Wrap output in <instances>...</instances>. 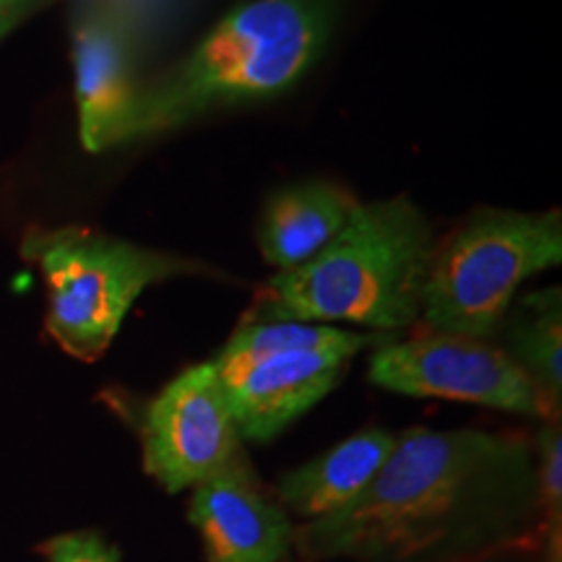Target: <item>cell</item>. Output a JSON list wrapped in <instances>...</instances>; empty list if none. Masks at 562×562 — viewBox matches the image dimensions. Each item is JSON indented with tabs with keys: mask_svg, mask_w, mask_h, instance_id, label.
Listing matches in <instances>:
<instances>
[{
	"mask_svg": "<svg viewBox=\"0 0 562 562\" xmlns=\"http://www.w3.org/2000/svg\"><path fill=\"white\" fill-rule=\"evenodd\" d=\"M518 453L516 442L490 432L414 427L396 435L389 459L347 508L302 524L294 544L307 560L414 558L448 539L469 501Z\"/></svg>",
	"mask_w": 562,
	"mask_h": 562,
	"instance_id": "obj_1",
	"label": "cell"
},
{
	"mask_svg": "<svg viewBox=\"0 0 562 562\" xmlns=\"http://www.w3.org/2000/svg\"><path fill=\"white\" fill-rule=\"evenodd\" d=\"M344 0H250L191 53L140 83L128 140L182 128L209 112L261 102L294 87L326 50Z\"/></svg>",
	"mask_w": 562,
	"mask_h": 562,
	"instance_id": "obj_2",
	"label": "cell"
},
{
	"mask_svg": "<svg viewBox=\"0 0 562 562\" xmlns=\"http://www.w3.org/2000/svg\"><path fill=\"white\" fill-rule=\"evenodd\" d=\"M427 216L406 195L357 201L349 222L313 261L261 286L245 323H351L393 334L419 321L435 252Z\"/></svg>",
	"mask_w": 562,
	"mask_h": 562,
	"instance_id": "obj_3",
	"label": "cell"
},
{
	"mask_svg": "<svg viewBox=\"0 0 562 562\" xmlns=\"http://www.w3.org/2000/svg\"><path fill=\"white\" fill-rule=\"evenodd\" d=\"M21 256L47 286V334L81 362H94L121 331L146 286L182 273H211L201 261L140 248L87 227H32Z\"/></svg>",
	"mask_w": 562,
	"mask_h": 562,
	"instance_id": "obj_4",
	"label": "cell"
},
{
	"mask_svg": "<svg viewBox=\"0 0 562 562\" xmlns=\"http://www.w3.org/2000/svg\"><path fill=\"white\" fill-rule=\"evenodd\" d=\"M562 261V214L484 209L435 245L419 318L432 334L487 341L526 279Z\"/></svg>",
	"mask_w": 562,
	"mask_h": 562,
	"instance_id": "obj_5",
	"label": "cell"
},
{
	"mask_svg": "<svg viewBox=\"0 0 562 562\" xmlns=\"http://www.w3.org/2000/svg\"><path fill=\"white\" fill-rule=\"evenodd\" d=\"M368 378L404 396L448 398L526 417H552L558 406L508 351L453 334L430 331L383 344L370 357Z\"/></svg>",
	"mask_w": 562,
	"mask_h": 562,
	"instance_id": "obj_6",
	"label": "cell"
},
{
	"mask_svg": "<svg viewBox=\"0 0 562 562\" xmlns=\"http://www.w3.org/2000/svg\"><path fill=\"white\" fill-rule=\"evenodd\" d=\"M154 11V0H87L76 13V104L87 151H104L128 140L140 87L136 58Z\"/></svg>",
	"mask_w": 562,
	"mask_h": 562,
	"instance_id": "obj_7",
	"label": "cell"
},
{
	"mask_svg": "<svg viewBox=\"0 0 562 562\" xmlns=\"http://www.w3.org/2000/svg\"><path fill=\"white\" fill-rule=\"evenodd\" d=\"M240 440L211 362L180 372L149 404L140 425L144 469L172 495L243 461Z\"/></svg>",
	"mask_w": 562,
	"mask_h": 562,
	"instance_id": "obj_8",
	"label": "cell"
},
{
	"mask_svg": "<svg viewBox=\"0 0 562 562\" xmlns=\"http://www.w3.org/2000/svg\"><path fill=\"white\" fill-rule=\"evenodd\" d=\"M191 524L209 562H284L294 544L292 521L263 495L245 461L193 487Z\"/></svg>",
	"mask_w": 562,
	"mask_h": 562,
	"instance_id": "obj_9",
	"label": "cell"
},
{
	"mask_svg": "<svg viewBox=\"0 0 562 562\" xmlns=\"http://www.w3.org/2000/svg\"><path fill=\"white\" fill-rule=\"evenodd\" d=\"M349 360L344 351H290L222 383L240 438H277L339 385Z\"/></svg>",
	"mask_w": 562,
	"mask_h": 562,
	"instance_id": "obj_10",
	"label": "cell"
},
{
	"mask_svg": "<svg viewBox=\"0 0 562 562\" xmlns=\"http://www.w3.org/2000/svg\"><path fill=\"white\" fill-rule=\"evenodd\" d=\"M355 206V195L326 180L281 188L263 209L258 248L279 271L300 269L339 235Z\"/></svg>",
	"mask_w": 562,
	"mask_h": 562,
	"instance_id": "obj_11",
	"label": "cell"
},
{
	"mask_svg": "<svg viewBox=\"0 0 562 562\" xmlns=\"http://www.w3.org/2000/svg\"><path fill=\"white\" fill-rule=\"evenodd\" d=\"M396 435L362 430L318 459L302 463L279 480V497L302 521L334 516L355 501L389 459Z\"/></svg>",
	"mask_w": 562,
	"mask_h": 562,
	"instance_id": "obj_12",
	"label": "cell"
},
{
	"mask_svg": "<svg viewBox=\"0 0 562 562\" xmlns=\"http://www.w3.org/2000/svg\"><path fill=\"white\" fill-rule=\"evenodd\" d=\"M389 341V334H357L336 326H321V323H243L211 364L220 381L229 383L256 364L271 357L290 355V351H344L355 357L357 351L383 347Z\"/></svg>",
	"mask_w": 562,
	"mask_h": 562,
	"instance_id": "obj_13",
	"label": "cell"
},
{
	"mask_svg": "<svg viewBox=\"0 0 562 562\" xmlns=\"http://www.w3.org/2000/svg\"><path fill=\"white\" fill-rule=\"evenodd\" d=\"M508 339L513 360L529 372L554 404L562 393V300L560 286H547L518 302Z\"/></svg>",
	"mask_w": 562,
	"mask_h": 562,
	"instance_id": "obj_14",
	"label": "cell"
},
{
	"mask_svg": "<svg viewBox=\"0 0 562 562\" xmlns=\"http://www.w3.org/2000/svg\"><path fill=\"white\" fill-rule=\"evenodd\" d=\"M539 453H542V501L547 508V518L554 524V531H560V513H562V438L560 425H547L539 435Z\"/></svg>",
	"mask_w": 562,
	"mask_h": 562,
	"instance_id": "obj_15",
	"label": "cell"
},
{
	"mask_svg": "<svg viewBox=\"0 0 562 562\" xmlns=\"http://www.w3.org/2000/svg\"><path fill=\"white\" fill-rule=\"evenodd\" d=\"M50 562H121L117 550L97 533H63L42 547Z\"/></svg>",
	"mask_w": 562,
	"mask_h": 562,
	"instance_id": "obj_16",
	"label": "cell"
},
{
	"mask_svg": "<svg viewBox=\"0 0 562 562\" xmlns=\"http://www.w3.org/2000/svg\"><path fill=\"white\" fill-rule=\"evenodd\" d=\"M45 0H0V40L34 13Z\"/></svg>",
	"mask_w": 562,
	"mask_h": 562,
	"instance_id": "obj_17",
	"label": "cell"
}]
</instances>
